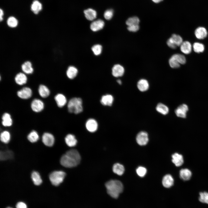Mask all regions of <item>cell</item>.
<instances>
[{
	"instance_id": "60d3db41",
	"label": "cell",
	"mask_w": 208,
	"mask_h": 208,
	"mask_svg": "<svg viewBox=\"0 0 208 208\" xmlns=\"http://www.w3.org/2000/svg\"><path fill=\"white\" fill-rule=\"evenodd\" d=\"M175 58L180 64H184L186 61L185 57L183 55L179 54H175L172 56Z\"/></svg>"
},
{
	"instance_id": "8fae6325",
	"label": "cell",
	"mask_w": 208,
	"mask_h": 208,
	"mask_svg": "<svg viewBox=\"0 0 208 208\" xmlns=\"http://www.w3.org/2000/svg\"><path fill=\"white\" fill-rule=\"evenodd\" d=\"M125 73V69L123 67L119 64L115 65L112 69V74L115 77L122 76Z\"/></svg>"
},
{
	"instance_id": "4316f807",
	"label": "cell",
	"mask_w": 208,
	"mask_h": 208,
	"mask_svg": "<svg viewBox=\"0 0 208 208\" xmlns=\"http://www.w3.org/2000/svg\"><path fill=\"white\" fill-rule=\"evenodd\" d=\"M65 141L66 144L69 147L75 146L77 142L74 135L71 134H68L66 136Z\"/></svg>"
},
{
	"instance_id": "4dcf8cb0",
	"label": "cell",
	"mask_w": 208,
	"mask_h": 208,
	"mask_svg": "<svg viewBox=\"0 0 208 208\" xmlns=\"http://www.w3.org/2000/svg\"><path fill=\"white\" fill-rule=\"evenodd\" d=\"M42 9V5L38 1H34L31 6V9L34 13L36 14L38 13Z\"/></svg>"
},
{
	"instance_id": "f6af8a7d",
	"label": "cell",
	"mask_w": 208,
	"mask_h": 208,
	"mask_svg": "<svg viewBox=\"0 0 208 208\" xmlns=\"http://www.w3.org/2000/svg\"><path fill=\"white\" fill-rule=\"evenodd\" d=\"M139 25H137L128 26L127 28L130 31L135 32L139 30Z\"/></svg>"
},
{
	"instance_id": "e0dca14e",
	"label": "cell",
	"mask_w": 208,
	"mask_h": 208,
	"mask_svg": "<svg viewBox=\"0 0 208 208\" xmlns=\"http://www.w3.org/2000/svg\"><path fill=\"white\" fill-rule=\"evenodd\" d=\"M57 106L62 107L66 104L67 100L66 97L62 94H58L54 97Z\"/></svg>"
},
{
	"instance_id": "ab89813d",
	"label": "cell",
	"mask_w": 208,
	"mask_h": 208,
	"mask_svg": "<svg viewBox=\"0 0 208 208\" xmlns=\"http://www.w3.org/2000/svg\"><path fill=\"white\" fill-rule=\"evenodd\" d=\"M94 54L96 55H100L102 52V46L100 44H96L93 46L91 48Z\"/></svg>"
},
{
	"instance_id": "681fc988",
	"label": "cell",
	"mask_w": 208,
	"mask_h": 208,
	"mask_svg": "<svg viewBox=\"0 0 208 208\" xmlns=\"http://www.w3.org/2000/svg\"><path fill=\"white\" fill-rule=\"evenodd\" d=\"M117 83L120 85H121L122 84L121 81L120 79L117 80Z\"/></svg>"
},
{
	"instance_id": "ee69618b",
	"label": "cell",
	"mask_w": 208,
	"mask_h": 208,
	"mask_svg": "<svg viewBox=\"0 0 208 208\" xmlns=\"http://www.w3.org/2000/svg\"><path fill=\"white\" fill-rule=\"evenodd\" d=\"M136 171L138 175L141 177H143L145 175L147 170L144 167L140 166L137 169Z\"/></svg>"
},
{
	"instance_id": "b9f144b4",
	"label": "cell",
	"mask_w": 208,
	"mask_h": 208,
	"mask_svg": "<svg viewBox=\"0 0 208 208\" xmlns=\"http://www.w3.org/2000/svg\"><path fill=\"white\" fill-rule=\"evenodd\" d=\"M199 200L201 202L208 204V193L201 192L199 194Z\"/></svg>"
},
{
	"instance_id": "ba28073f",
	"label": "cell",
	"mask_w": 208,
	"mask_h": 208,
	"mask_svg": "<svg viewBox=\"0 0 208 208\" xmlns=\"http://www.w3.org/2000/svg\"><path fill=\"white\" fill-rule=\"evenodd\" d=\"M136 140L137 143L140 145H146L148 140L147 133L144 131L140 132L137 135Z\"/></svg>"
},
{
	"instance_id": "ac0fdd59",
	"label": "cell",
	"mask_w": 208,
	"mask_h": 208,
	"mask_svg": "<svg viewBox=\"0 0 208 208\" xmlns=\"http://www.w3.org/2000/svg\"><path fill=\"white\" fill-rule=\"evenodd\" d=\"M137 87L138 89L141 92H145L149 88V83L146 79H141L137 82Z\"/></svg>"
},
{
	"instance_id": "277c9868",
	"label": "cell",
	"mask_w": 208,
	"mask_h": 208,
	"mask_svg": "<svg viewBox=\"0 0 208 208\" xmlns=\"http://www.w3.org/2000/svg\"><path fill=\"white\" fill-rule=\"evenodd\" d=\"M65 175L66 173L63 171H56L50 174L49 179L53 185L57 186L63 182Z\"/></svg>"
},
{
	"instance_id": "7c38bea8",
	"label": "cell",
	"mask_w": 208,
	"mask_h": 208,
	"mask_svg": "<svg viewBox=\"0 0 208 208\" xmlns=\"http://www.w3.org/2000/svg\"><path fill=\"white\" fill-rule=\"evenodd\" d=\"M105 23L101 19H98L93 21L90 25L91 29L93 31L96 32L102 29L104 27Z\"/></svg>"
},
{
	"instance_id": "e575fe53",
	"label": "cell",
	"mask_w": 208,
	"mask_h": 208,
	"mask_svg": "<svg viewBox=\"0 0 208 208\" xmlns=\"http://www.w3.org/2000/svg\"><path fill=\"white\" fill-rule=\"evenodd\" d=\"M10 139V133L8 131H5L2 132L0 135V139L1 142L5 143H8Z\"/></svg>"
},
{
	"instance_id": "3957f363",
	"label": "cell",
	"mask_w": 208,
	"mask_h": 208,
	"mask_svg": "<svg viewBox=\"0 0 208 208\" xmlns=\"http://www.w3.org/2000/svg\"><path fill=\"white\" fill-rule=\"evenodd\" d=\"M82 100L79 98H73L70 99L68 104L69 112L71 113L78 114L83 111Z\"/></svg>"
},
{
	"instance_id": "1f68e13d",
	"label": "cell",
	"mask_w": 208,
	"mask_h": 208,
	"mask_svg": "<svg viewBox=\"0 0 208 208\" xmlns=\"http://www.w3.org/2000/svg\"><path fill=\"white\" fill-rule=\"evenodd\" d=\"M113 172L119 175H121L124 173L125 168L123 166L119 163L115 164L113 167Z\"/></svg>"
},
{
	"instance_id": "d590c367",
	"label": "cell",
	"mask_w": 208,
	"mask_h": 208,
	"mask_svg": "<svg viewBox=\"0 0 208 208\" xmlns=\"http://www.w3.org/2000/svg\"><path fill=\"white\" fill-rule=\"evenodd\" d=\"M8 25L10 27L14 28L16 27L18 25V22L17 20L13 16L9 17L7 21Z\"/></svg>"
},
{
	"instance_id": "f1b7e54d",
	"label": "cell",
	"mask_w": 208,
	"mask_h": 208,
	"mask_svg": "<svg viewBox=\"0 0 208 208\" xmlns=\"http://www.w3.org/2000/svg\"><path fill=\"white\" fill-rule=\"evenodd\" d=\"M78 73V70L75 67L73 66H69L67 69L66 74L67 77L72 79L75 78Z\"/></svg>"
},
{
	"instance_id": "f907efd6",
	"label": "cell",
	"mask_w": 208,
	"mask_h": 208,
	"mask_svg": "<svg viewBox=\"0 0 208 208\" xmlns=\"http://www.w3.org/2000/svg\"><path fill=\"white\" fill-rule=\"evenodd\" d=\"M11 208V207H7V208Z\"/></svg>"
},
{
	"instance_id": "8992f818",
	"label": "cell",
	"mask_w": 208,
	"mask_h": 208,
	"mask_svg": "<svg viewBox=\"0 0 208 208\" xmlns=\"http://www.w3.org/2000/svg\"><path fill=\"white\" fill-rule=\"evenodd\" d=\"M31 107L33 111L36 112H39L43 109L44 104L42 100L36 99L33 100L32 101Z\"/></svg>"
},
{
	"instance_id": "83f0119b",
	"label": "cell",
	"mask_w": 208,
	"mask_h": 208,
	"mask_svg": "<svg viewBox=\"0 0 208 208\" xmlns=\"http://www.w3.org/2000/svg\"><path fill=\"white\" fill-rule=\"evenodd\" d=\"M156 109L158 112L163 115L167 114L169 112L168 107L162 103H159L157 105Z\"/></svg>"
},
{
	"instance_id": "6da1fadb",
	"label": "cell",
	"mask_w": 208,
	"mask_h": 208,
	"mask_svg": "<svg viewBox=\"0 0 208 208\" xmlns=\"http://www.w3.org/2000/svg\"><path fill=\"white\" fill-rule=\"evenodd\" d=\"M81 157L76 150L72 149L67 151L60 159L61 164L66 168H72L76 166L80 162Z\"/></svg>"
},
{
	"instance_id": "9a60e30c",
	"label": "cell",
	"mask_w": 208,
	"mask_h": 208,
	"mask_svg": "<svg viewBox=\"0 0 208 208\" xmlns=\"http://www.w3.org/2000/svg\"><path fill=\"white\" fill-rule=\"evenodd\" d=\"M21 68L24 73L27 74H32L34 72V68L31 63L29 61H26L21 66Z\"/></svg>"
},
{
	"instance_id": "9c48e42d",
	"label": "cell",
	"mask_w": 208,
	"mask_h": 208,
	"mask_svg": "<svg viewBox=\"0 0 208 208\" xmlns=\"http://www.w3.org/2000/svg\"><path fill=\"white\" fill-rule=\"evenodd\" d=\"M188 110V107L185 104H182L177 107L175 110L176 116L179 117L185 118L186 116V113Z\"/></svg>"
},
{
	"instance_id": "5b68a950",
	"label": "cell",
	"mask_w": 208,
	"mask_h": 208,
	"mask_svg": "<svg viewBox=\"0 0 208 208\" xmlns=\"http://www.w3.org/2000/svg\"><path fill=\"white\" fill-rule=\"evenodd\" d=\"M183 42L181 37L178 35L173 34L167 41V44L170 48L175 49L180 46Z\"/></svg>"
},
{
	"instance_id": "d6a6232c",
	"label": "cell",
	"mask_w": 208,
	"mask_h": 208,
	"mask_svg": "<svg viewBox=\"0 0 208 208\" xmlns=\"http://www.w3.org/2000/svg\"><path fill=\"white\" fill-rule=\"evenodd\" d=\"M0 159L1 160L12 159L13 157V153L12 151L6 150L0 152Z\"/></svg>"
},
{
	"instance_id": "d6986e66",
	"label": "cell",
	"mask_w": 208,
	"mask_h": 208,
	"mask_svg": "<svg viewBox=\"0 0 208 208\" xmlns=\"http://www.w3.org/2000/svg\"><path fill=\"white\" fill-rule=\"evenodd\" d=\"M2 124L4 127H10L12 124V120L11 116L8 113H4L2 116Z\"/></svg>"
},
{
	"instance_id": "f546056e",
	"label": "cell",
	"mask_w": 208,
	"mask_h": 208,
	"mask_svg": "<svg viewBox=\"0 0 208 208\" xmlns=\"http://www.w3.org/2000/svg\"><path fill=\"white\" fill-rule=\"evenodd\" d=\"M31 178L34 184L36 185H40L42 180L39 174L37 172L33 171L31 174Z\"/></svg>"
},
{
	"instance_id": "cb8c5ba5",
	"label": "cell",
	"mask_w": 208,
	"mask_h": 208,
	"mask_svg": "<svg viewBox=\"0 0 208 208\" xmlns=\"http://www.w3.org/2000/svg\"><path fill=\"white\" fill-rule=\"evenodd\" d=\"M38 92L40 95L43 98L48 97L50 94V91L48 88L43 84L39 86L38 88Z\"/></svg>"
},
{
	"instance_id": "603a6c76",
	"label": "cell",
	"mask_w": 208,
	"mask_h": 208,
	"mask_svg": "<svg viewBox=\"0 0 208 208\" xmlns=\"http://www.w3.org/2000/svg\"><path fill=\"white\" fill-rule=\"evenodd\" d=\"M113 101L114 98L110 94H106L103 96L101 100V103L105 106H111Z\"/></svg>"
},
{
	"instance_id": "d4e9b609",
	"label": "cell",
	"mask_w": 208,
	"mask_h": 208,
	"mask_svg": "<svg viewBox=\"0 0 208 208\" xmlns=\"http://www.w3.org/2000/svg\"><path fill=\"white\" fill-rule=\"evenodd\" d=\"M192 47L191 43L188 41L183 42L180 46L181 51L184 54H190L192 51Z\"/></svg>"
},
{
	"instance_id": "8d00e7d4",
	"label": "cell",
	"mask_w": 208,
	"mask_h": 208,
	"mask_svg": "<svg viewBox=\"0 0 208 208\" xmlns=\"http://www.w3.org/2000/svg\"><path fill=\"white\" fill-rule=\"evenodd\" d=\"M140 20L137 16H133L129 18L126 21V23L128 26L139 25Z\"/></svg>"
},
{
	"instance_id": "c3c4849f",
	"label": "cell",
	"mask_w": 208,
	"mask_h": 208,
	"mask_svg": "<svg viewBox=\"0 0 208 208\" xmlns=\"http://www.w3.org/2000/svg\"><path fill=\"white\" fill-rule=\"evenodd\" d=\"M153 2L155 3H159L162 1L163 0H152Z\"/></svg>"
},
{
	"instance_id": "484cf974",
	"label": "cell",
	"mask_w": 208,
	"mask_h": 208,
	"mask_svg": "<svg viewBox=\"0 0 208 208\" xmlns=\"http://www.w3.org/2000/svg\"><path fill=\"white\" fill-rule=\"evenodd\" d=\"M180 176L184 181H187L191 178L192 173L191 171L187 168L181 169L180 171Z\"/></svg>"
},
{
	"instance_id": "44dd1931",
	"label": "cell",
	"mask_w": 208,
	"mask_h": 208,
	"mask_svg": "<svg viewBox=\"0 0 208 208\" xmlns=\"http://www.w3.org/2000/svg\"><path fill=\"white\" fill-rule=\"evenodd\" d=\"M174 181V179L171 175L167 174L163 179L162 184L165 187L169 188L173 185Z\"/></svg>"
},
{
	"instance_id": "7402d4cb",
	"label": "cell",
	"mask_w": 208,
	"mask_h": 208,
	"mask_svg": "<svg viewBox=\"0 0 208 208\" xmlns=\"http://www.w3.org/2000/svg\"><path fill=\"white\" fill-rule=\"evenodd\" d=\"M84 13L86 18L89 21L94 20L97 16L96 11L92 9L89 8L85 10Z\"/></svg>"
},
{
	"instance_id": "7bdbcfd3",
	"label": "cell",
	"mask_w": 208,
	"mask_h": 208,
	"mask_svg": "<svg viewBox=\"0 0 208 208\" xmlns=\"http://www.w3.org/2000/svg\"><path fill=\"white\" fill-rule=\"evenodd\" d=\"M113 14V10L112 9H109L106 10L105 12L104 16L106 19L108 20H110L112 18Z\"/></svg>"
},
{
	"instance_id": "5bb4252c",
	"label": "cell",
	"mask_w": 208,
	"mask_h": 208,
	"mask_svg": "<svg viewBox=\"0 0 208 208\" xmlns=\"http://www.w3.org/2000/svg\"><path fill=\"white\" fill-rule=\"evenodd\" d=\"M14 80L16 84L19 85H22L26 83L27 78L25 73L20 72L16 75Z\"/></svg>"
},
{
	"instance_id": "bcb514c9",
	"label": "cell",
	"mask_w": 208,
	"mask_h": 208,
	"mask_svg": "<svg viewBox=\"0 0 208 208\" xmlns=\"http://www.w3.org/2000/svg\"><path fill=\"white\" fill-rule=\"evenodd\" d=\"M16 208H27L26 204L22 202H18L16 205Z\"/></svg>"
},
{
	"instance_id": "2e32d148",
	"label": "cell",
	"mask_w": 208,
	"mask_h": 208,
	"mask_svg": "<svg viewBox=\"0 0 208 208\" xmlns=\"http://www.w3.org/2000/svg\"><path fill=\"white\" fill-rule=\"evenodd\" d=\"M194 34L197 38L199 39H203L207 37V32L205 28L203 27H199L195 30Z\"/></svg>"
},
{
	"instance_id": "7dc6e473",
	"label": "cell",
	"mask_w": 208,
	"mask_h": 208,
	"mask_svg": "<svg viewBox=\"0 0 208 208\" xmlns=\"http://www.w3.org/2000/svg\"><path fill=\"white\" fill-rule=\"evenodd\" d=\"M3 12L2 10L0 9V21H1L3 20Z\"/></svg>"
},
{
	"instance_id": "74e56055",
	"label": "cell",
	"mask_w": 208,
	"mask_h": 208,
	"mask_svg": "<svg viewBox=\"0 0 208 208\" xmlns=\"http://www.w3.org/2000/svg\"><path fill=\"white\" fill-rule=\"evenodd\" d=\"M193 46L194 51L198 53L203 52L205 49L204 45L199 42H195L193 44Z\"/></svg>"
},
{
	"instance_id": "f35d334b",
	"label": "cell",
	"mask_w": 208,
	"mask_h": 208,
	"mask_svg": "<svg viewBox=\"0 0 208 208\" xmlns=\"http://www.w3.org/2000/svg\"><path fill=\"white\" fill-rule=\"evenodd\" d=\"M169 63L170 67L172 68H178L180 66V64L177 60L172 56L169 59Z\"/></svg>"
},
{
	"instance_id": "836d02e7",
	"label": "cell",
	"mask_w": 208,
	"mask_h": 208,
	"mask_svg": "<svg viewBox=\"0 0 208 208\" xmlns=\"http://www.w3.org/2000/svg\"><path fill=\"white\" fill-rule=\"evenodd\" d=\"M27 137L28 140L32 143L37 142L39 138L38 133L34 130L31 131L28 135Z\"/></svg>"
},
{
	"instance_id": "30bf717a",
	"label": "cell",
	"mask_w": 208,
	"mask_h": 208,
	"mask_svg": "<svg viewBox=\"0 0 208 208\" xmlns=\"http://www.w3.org/2000/svg\"><path fill=\"white\" fill-rule=\"evenodd\" d=\"M42 141L46 146H52L54 142V138L53 135L49 133H45L42 136Z\"/></svg>"
},
{
	"instance_id": "ffe728a7",
	"label": "cell",
	"mask_w": 208,
	"mask_h": 208,
	"mask_svg": "<svg viewBox=\"0 0 208 208\" xmlns=\"http://www.w3.org/2000/svg\"><path fill=\"white\" fill-rule=\"evenodd\" d=\"M172 161L176 166H180L183 164V159L181 155L175 153L172 155Z\"/></svg>"
},
{
	"instance_id": "52a82bcc",
	"label": "cell",
	"mask_w": 208,
	"mask_h": 208,
	"mask_svg": "<svg viewBox=\"0 0 208 208\" xmlns=\"http://www.w3.org/2000/svg\"><path fill=\"white\" fill-rule=\"evenodd\" d=\"M17 95L20 98L24 99L30 98L32 94L31 89L28 87H25L17 92Z\"/></svg>"
},
{
	"instance_id": "4fadbf2b",
	"label": "cell",
	"mask_w": 208,
	"mask_h": 208,
	"mask_svg": "<svg viewBox=\"0 0 208 208\" xmlns=\"http://www.w3.org/2000/svg\"><path fill=\"white\" fill-rule=\"evenodd\" d=\"M98 124L93 119H90L86 122V126L87 130L91 132H95L97 129Z\"/></svg>"
},
{
	"instance_id": "7a4b0ae2",
	"label": "cell",
	"mask_w": 208,
	"mask_h": 208,
	"mask_svg": "<svg viewBox=\"0 0 208 208\" xmlns=\"http://www.w3.org/2000/svg\"><path fill=\"white\" fill-rule=\"evenodd\" d=\"M105 186L108 194L115 198L118 197L123 189L122 183L119 181L116 180L108 181L106 183Z\"/></svg>"
}]
</instances>
